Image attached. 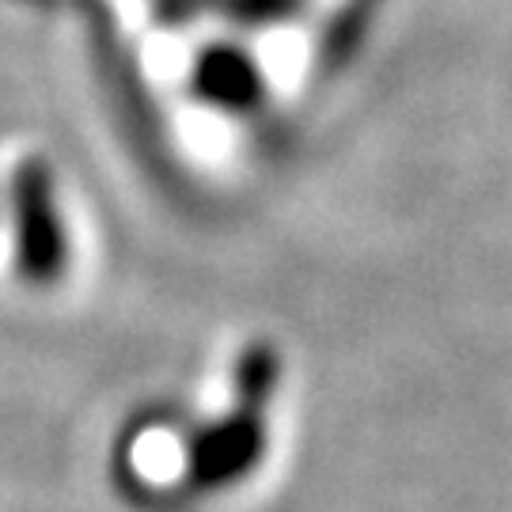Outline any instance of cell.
Here are the masks:
<instances>
[{
	"label": "cell",
	"instance_id": "obj_1",
	"mask_svg": "<svg viewBox=\"0 0 512 512\" xmlns=\"http://www.w3.org/2000/svg\"><path fill=\"white\" fill-rule=\"evenodd\" d=\"M16 270L31 289H50L69 270V232L57 205V183L46 160H23L12 171Z\"/></svg>",
	"mask_w": 512,
	"mask_h": 512
},
{
	"label": "cell",
	"instance_id": "obj_2",
	"mask_svg": "<svg viewBox=\"0 0 512 512\" xmlns=\"http://www.w3.org/2000/svg\"><path fill=\"white\" fill-rule=\"evenodd\" d=\"M270 406L239 403L224 418L209 421L186 444V494H220L228 486H239L247 475H255L266 444H270V425H266Z\"/></svg>",
	"mask_w": 512,
	"mask_h": 512
},
{
	"label": "cell",
	"instance_id": "obj_3",
	"mask_svg": "<svg viewBox=\"0 0 512 512\" xmlns=\"http://www.w3.org/2000/svg\"><path fill=\"white\" fill-rule=\"evenodd\" d=\"M194 92L205 103L224 110H251L262 95V80H258L255 65L239 50H209L198 61L194 73Z\"/></svg>",
	"mask_w": 512,
	"mask_h": 512
},
{
	"label": "cell",
	"instance_id": "obj_4",
	"mask_svg": "<svg viewBox=\"0 0 512 512\" xmlns=\"http://www.w3.org/2000/svg\"><path fill=\"white\" fill-rule=\"evenodd\" d=\"M281 380V353L270 342H251L236 361V399L239 403L270 406Z\"/></svg>",
	"mask_w": 512,
	"mask_h": 512
}]
</instances>
